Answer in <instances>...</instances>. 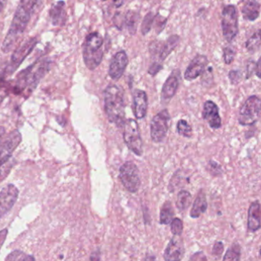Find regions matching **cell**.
<instances>
[{
	"label": "cell",
	"instance_id": "33",
	"mask_svg": "<svg viewBox=\"0 0 261 261\" xmlns=\"http://www.w3.org/2000/svg\"><path fill=\"white\" fill-rule=\"evenodd\" d=\"M13 166V162H10V160L2 166H0V182L4 181L9 176Z\"/></svg>",
	"mask_w": 261,
	"mask_h": 261
},
{
	"label": "cell",
	"instance_id": "9",
	"mask_svg": "<svg viewBox=\"0 0 261 261\" xmlns=\"http://www.w3.org/2000/svg\"><path fill=\"white\" fill-rule=\"evenodd\" d=\"M222 31L225 39L231 42L238 32V16L234 6H227L222 12Z\"/></svg>",
	"mask_w": 261,
	"mask_h": 261
},
{
	"label": "cell",
	"instance_id": "4",
	"mask_svg": "<svg viewBox=\"0 0 261 261\" xmlns=\"http://www.w3.org/2000/svg\"><path fill=\"white\" fill-rule=\"evenodd\" d=\"M103 37L98 32L89 34L82 46L83 59L89 70L96 69L103 59Z\"/></svg>",
	"mask_w": 261,
	"mask_h": 261
},
{
	"label": "cell",
	"instance_id": "10",
	"mask_svg": "<svg viewBox=\"0 0 261 261\" xmlns=\"http://www.w3.org/2000/svg\"><path fill=\"white\" fill-rule=\"evenodd\" d=\"M170 116L167 110H163L152 118L150 124L151 139L155 142H160L168 133Z\"/></svg>",
	"mask_w": 261,
	"mask_h": 261
},
{
	"label": "cell",
	"instance_id": "29",
	"mask_svg": "<svg viewBox=\"0 0 261 261\" xmlns=\"http://www.w3.org/2000/svg\"><path fill=\"white\" fill-rule=\"evenodd\" d=\"M178 133L184 137L190 138L192 135V129L185 120H180L177 124Z\"/></svg>",
	"mask_w": 261,
	"mask_h": 261
},
{
	"label": "cell",
	"instance_id": "43",
	"mask_svg": "<svg viewBox=\"0 0 261 261\" xmlns=\"http://www.w3.org/2000/svg\"><path fill=\"white\" fill-rule=\"evenodd\" d=\"M103 1H106V0H103Z\"/></svg>",
	"mask_w": 261,
	"mask_h": 261
},
{
	"label": "cell",
	"instance_id": "15",
	"mask_svg": "<svg viewBox=\"0 0 261 261\" xmlns=\"http://www.w3.org/2000/svg\"><path fill=\"white\" fill-rule=\"evenodd\" d=\"M207 57L204 56H198L192 61L185 72V79L192 81L202 75L207 65Z\"/></svg>",
	"mask_w": 261,
	"mask_h": 261
},
{
	"label": "cell",
	"instance_id": "42",
	"mask_svg": "<svg viewBox=\"0 0 261 261\" xmlns=\"http://www.w3.org/2000/svg\"><path fill=\"white\" fill-rule=\"evenodd\" d=\"M4 133H5V130L4 127H0V142L2 141L3 136H4Z\"/></svg>",
	"mask_w": 261,
	"mask_h": 261
},
{
	"label": "cell",
	"instance_id": "11",
	"mask_svg": "<svg viewBox=\"0 0 261 261\" xmlns=\"http://www.w3.org/2000/svg\"><path fill=\"white\" fill-rule=\"evenodd\" d=\"M21 141L22 135L19 130H16L11 132L3 142H0V166L10 160Z\"/></svg>",
	"mask_w": 261,
	"mask_h": 261
},
{
	"label": "cell",
	"instance_id": "26",
	"mask_svg": "<svg viewBox=\"0 0 261 261\" xmlns=\"http://www.w3.org/2000/svg\"><path fill=\"white\" fill-rule=\"evenodd\" d=\"M246 47L250 53L258 51L260 47V32L258 30L255 32L246 43Z\"/></svg>",
	"mask_w": 261,
	"mask_h": 261
},
{
	"label": "cell",
	"instance_id": "38",
	"mask_svg": "<svg viewBox=\"0 0 261 261\" xmlns=\"http://www.w3.org/2000/svg\"><path fill=\"white\" fill-rule=\"evenodd\" d=\"M7 234H8V230L7 229H4L0 231V250H1V247H3L6 239H7Z\"/></svg>",
	"mask_w": 261,
	"mask_h": 261
},
{
	"label": "cell",
	"instance_id": "7",
	"mask_svg": "<svg viewBox=\"0 0 261 261\" xmlns=\"http://www.w3.org/2000/svg\"><path fill=\"white\" fill-rule=\"evenodd\" d=\"M120 179L130 193H136L140 187V178L137 166L133 162H127L120 169Z\"/></svg>",
	"mask_w": 261,
	"mask_h": 261
},
{
	"label": "cell",
	"instance_id": "34",
	"mask_svg": "<svg viewBox=\"0 0 261 261\" xmlns=\"http://www.w3.org/2000/svg\"><path fill=\"white\" fill-rule=\"evenodd\" d=\"M235 54V51L232 47H225L224 49V61L227 65H230L234 61Z\"/></svg>",
	"mask_w": 261,
	"mask_h": 261
},
{
	"label": "cell",
	"instance_id": "18",
	"mask_svg": "<svg viewBox=\"0 0 261 261\" xmlns=\"http://www.w3.org/2000/svg\"><path fill=\"white\" fill-rule=\"evenodd\" d=\"M148 99L146 92L136 90L133 93V111L136 119L144 118L147 112Z\"/></svg>",
	"mask_w": 261,
	"mask_h": 261
},
{
	"label": "cell",
	"instance_id": "41",
	"mask_svg": "<svg viewBox=\"0 0 261 261\" xmlns=\"http://www.w3.org/2000/svg\"><path fill=\"white\" fill-rule=\"evenodd\" d=\"M7 0H0V11H2L5 7Z\"/></svg>",
	"mask_w": 261,
	"mask_h": 261
},
{
	"label": "cell",
	"instance_id": "20",
	"mask_svg": "<svg viewBox=\"0 0 261 261\" xmlns=\"http://www.w3.org/2000/svg\"><path fill=\"white\" fill-rule=\"evenodd\" d=\"M260 204L258 201H254L250 204L248 210V220L247 227L249 231L255 232L260 228Z\"/></svg>",
	"mask_w": 261,
	"mask_h": 261
},
{
	"label": "cell",
	"instance_id": "12",
	"mask_svg": "<svg viewBox=\"0 0 261 261\" xmlns=\"http://www.w3.org/2000/svg\"><path fill=\"white\" fill-rule=\"evenodd\" d=\"M19 197V190L13 184L6 185L0 192V218L13 208Z\"/></svg>",
	"mask_w": 261,
	"mask_h": 261
},
{
	"label": "cell",
	"instance_id": "1",
	"mask_svg": "<svg viewBox=\"0 0 261 261\" xmlns=\"http://www.w3.org/2000/svg\"><path fill=\"white\" fill-rule=\"evenodd\" d=\"M42 0H20L12 21L7 36L3 42V53H8L13 49L27 28L32 14L38 10Z\"/></svg>",
	"mask_w": 261,
	"mask_h": 261
},
{
	"label": "cell",
	"instance_id": "3",
	"mask_svg": "<svg viewBox=\"0 0 261 261\" xmlns=\"http://www.w3.org/2000/svg\"><path fill=\"white\" fill-rule=\"evenodd\" d=\"M105 108L110 122L117 127L125 123V102L124 92L118 86L110 85L105 91Z\"/></svg>",
	"mask_w": 261,
	"mask_h": 261
},
{
	"label": "cell",
	"instance_id": "19",
	"mask_svg": "<svg viewBox=\"0 0 261 261\" xmlns=\"http://www.w3.org/2000/svg\"><path fill=\"white\" fill-rule=\"evenodd\" d=\"M179 71H173L172 75L169 77L168 79L166 80L163 85V90H162V100L164 102H168L174 97L177 91L178 87H179Z\"/></svg>",
	"mask_w": 261,
	"mask_h": 261
},
{
	"label": "cell",
	"instance_id": "24",
	"mask_svg": "<svg viewBox=\"0 0 261 261\" xmlns=\"http://www.w3.org/2000/svg\"><path fill=\"white\" fill-rule=\"evenodd\" d=\"M173 217H174V210H173L171 202L166 201L163 204L161 212H160V224L166 225H169V224L171 223Z\"/></svg>",
	"mask_w": 261,
	"mask_h": 261
},
{
	"label": "cell",
	"instance_id": "23",
	"mask_svg": "<svg viewBox=\"0 0 261 261\" xmlns=\"http://www.w3.org/2000/svg\"><path fill=\"white\" fill-rule=\"evenodd\" d=\"M179 42V38L177 35H173L165 42L161 51H160V58L162 61L165 60L168 57L169 55L176 48Z\"/></svg>",
	"mask_w": 261,
	"mask_h": 261
},
{
	"label": "cell",
	"instance_id": "28",
	"mask_svg": "<svg viewBox=\"0 0 261 261\" xmlns=\"http://www.w3.org/2000/svg\"><path fill=\"white\" fill-rule=\"evenodd\" d=\"M241 259V247L237 244L229 247L224 256V260H239Z\"/></svg>",
	"mask_w": 261,
	"mask_h": 261
},
{
	"label": "cell",
	"instance_id": "8",
	"mask_svg": "<svg viewBox=\"0 0 261 261\" xmlns=\"http://www.w3.org/2000/svg\"><path fill=\"white\" fill-rule=\"evenodd\" d=\"M260 115V100L256 96L249 97L241 108L238 117L239 124L251 126L256 124Z\"/></svg>",
	"mask_w": 261,
	"mask_h": 261
},
{
	"label": "cell",
	"instance_id": "21",
	"mask_svg": "<svg viewBox=\"0 0 261 261\" xmlns=\"http://www.w3.org/2000/svg\"><path fill=\"white\" fill-rule=\"evenodd\" d=\"M207 207V200H206L205 194L201 191L198 193V196L194 201L192 210L190 212V216L192 219H198L203 213L206 212Z\"/></svg>",
	"mask_w": 261,
	"mask_h": 261
},
{
	"label": "cell",
	"instance_id": "37",
	"mask_svg": "<svg viewBox=\"0 0 261 261\" xmlns=\"http://www.w3.org/2000/svg\"><path fill=\"white\" fill-rule=\"evenodd\" d=\"M163 66L159 63H155L151 65L150 68L149 70V73L152 75H155V74L158 73L159 71L162 69Z\"/></svg>",
	"mask_w": 261,
	"mask_h": 261
},
{
	"label": "cell",
	"instance_id": "40",
	"mask_svg": "<svg viewBox=\"0 0 261 261\" xmlns=\"http://www.w3.org/2000/svg\"><path fill=\"white\" fill-rule=\"evenodd\" d=\"M259 61H258L256 65H255V71H256V75L258 78H259V75H260V66H259Z\"/></svg>",
	"mask_w": 261,
	"mask_h": 261
},
{
	"label": "cell",
	"instance_id": "17",
	"mask_svg": "<svg viewBox=\"0 0 261 261\" xmlns=\"http://www.w3.org/2000/svg\"><path fill=\"white\" fill-rule=\"evenodd\" d=\"M49 17L54 26H63L68 20L66 4L64 1H59L51 6L49 10Z\"/></svg>",
	"mask_w": 261,
	"mask_h": 261
},
{
	"label": "cell",
	"instance_id": "6",
	"mask_svg": "<svg viewBox=\"0 0 261 261\" xmlns=\"http://www.w3.org/2000/svg\"><path fill=\"white\" fill-rule=\"evenodd\" d=\"M124 139L129 149L136 155H142V140L139 125L133 119H129L124 123Z\"/></svg>",
	"mask_w": 261,
	"mask_h": 261
},
{
	"label": "cell",
	"instance_id": "25",
	"mask_svg": "<svg viewBox=\"0 0 261 261\" xmlns=\"http://www.w3.org/2000/svg\"><path fill=\"white\" fill-rule=\"evenodd\" d=\"M192 195L185 190H182L178 194L177 200H176V206L179 211H185L192 204Z\"/></svg>",
	"mask_w": 261,
	"mask_h": 261
},
{
	"label": "cell",
	"instance_id": "32",
	"mask_svg": "<svg viewBox=\"0 0 261 261\" xmlns=\"http://www.w3.org/2000/svg\"><path fill=\"white\" fill-rule=\"evenodd\" d=\"M183 231V223L179 219H174L171 222V231L174 236H180Z\"/></svg>",
	"mask_w": 261,
	"mask_h": 261
},
{
	"label": "cell",
	"instance_id": "39",
	"mask_svg": "<svg viewBox=\"0 0 261 261\" xmlns=\"http://www.w3.org/2000/svg\"><path fill=\"white\" fill-rule=\"evenodd\" d=\"M127 0H113V4L116 8H120L124 5Z\"/></svg>",
	"mask_w": 261,
	"mask_h": 261
},
{
	"label": "cell",
	"instance_id": "13",
	"mask_svg": "<svg viewBox=\"0 0 261 261\" xmlns=\"http://www.w3.org/2000/svg\"><path fill=\"white\" fill-rule=\"evenodd\" d=\"M128 65V57L125 51L116 53L111 59L109 67V75L114 81H118L124 75Z\"/></svg>",
	"mask_w": 261,
	"mask_h": 261
},
{
	"label": "cell",
	"instance_id": "31",
	"mask_svg": "<svg viewBox=\"0 0 261 261\" xmlns=\"http://www.w3.org/2000/svg\"><path fill=\"white\" fill-rule=\"evenodd\" d=\"M153 21L154 16L152 13H149V14L146 15L144 20L142 22V28H141V30H142V34H143V35H146V34L149 32Z\"/></svg>",
	"mask_w": 261,
	"mask_h": 261
},
{
	"label": "cell",
	"instance_id": "14",
	"mask_svg": "<svg viewBox=\"0 0 261 261\" xmlns=\"http://www.w3.org/2000/svg\"><path fill=\"white\" fill-rule=\"evenodd\" d=\"M203 118L212 129H219L222 127V119L219 115V110L216 103L207 100L204 103L202 112Z\"/></svg>",
	"mask_w": 261,
	"mask_h": 261
},
{
	"label": "cell",
	"instance_id": "36",
	"mask_svg": "<svg viewBox=\"0 0 261 261\" xmlns=\"http://www.w3.org/2000/svg\"><path fill=\"white\" fill-rule=\"evenodd\" d=\"M224 245L222 242H216L213 247V254L215 256H220L223 253Z\"/></svg>",
	"mask_w": 261,
	"mask_h": 261
},
{
	"label": "cell",
	"instance_id": "16",
	"mask_svg": "<svg viewBox=\"0 0 261 261\" xmlns=\"http://www.w3.org/2000/svg\"><path fill=\"white\" fill-rule=\"evenodd\" d=\"M185 253L184 244L179 236H175L169 243L164 253L166 260H180Z\"/></svg>",
	"mask_w": 261,
	"mask_h": 261
},
{
	"label": "cell",
	"instance_id": "35",
	"mask_svg": "<svg viewBox=\"0 0 261 261\" xmlns=\"http://www.w3.org/2000/svg\"><path fill=\"white\" fill-rule=\"evenodd\" d=\"M241 73L238 71H232L229 73V78L232 84H237L241 80Z\"/></svg>",
	"mask_w": 261,
	"mask_h": 261
},
{
	"label": "cell",
	"instance_id": "30",
	"mask_svg": "<svg viewBox=\"0 0 261 261\" xmlns=\"http://www.w3.org/2000/svg\"><path fill=\"white\" fill-rule=\"evenodd\" d=\"M6 260L16 261V260H35V258L31 255L26 254L21 250H15L12 252L7 258Z\"/></svg>",
	"mask_w": 261,
	"mask_h": 261
},
{
	"label": "cell",
	"instance_id": "2",
	"mask_svg": "<svg viewBox=\"0 0 261 261\" xmlns=\"http://www.w3.org/2000/svg\"><path fill=\"white\" fill-rule=\"evenodd\" d=\"M51 62L47 59L37 61L25 70H22L16 78L15 90L16 93L33 91L40 81L49 71Z\"/></svg>",
	"mask_w": 261,
	"mask_h": 261
},
{
	"label": "cell",
	"instance_id": "22",
	"mask_svg": "<svg viewBox=\"0 0 261 261\" xmlns=\"http://www.w3.org/2000/svg\"><path fill=\"white\" fill-rule=\"evenodd\" d=\"M260 6L256 0H249L242 8L243 16L246 20L254 21L259 17Z\"/></svg>",
	"mask_w": 261,
	"mask_h": 261
},
{
	"label": "cell",
	"instance_id": "5",
	"mask_svg": "<svg viewBox=\"0 0 261 261\" xmlns=\"http://www.w3.org/2000/svg\"><path fill=\"white\" fill-rule=\"evenodd\" d=\"M37 43H38V40L36 38H30L15 50L14 53L12 55L10 63L5 69L4 75L6 76H10L14 73L15 71L22 65L24 60L33 51Z\"/></svg>",
	"mask_w": 261,
	"mask_h": 261
},
{
	"label": "cell",
	"instance_id": "27",
	"mask_svg": "<svg viewBox=\"0 0 261 261\" xmlns=\"http://www.w3.org/2000/svg\"><path fill=\"white\" fill-rule=\"evenodd\" d=\"M138 19L139 16L134 12L130 11L126 15L125 21L127 27L130 33L134 34L137 27Z\"/></svg>",
	"mask_w": 261,
	"mask_h": 261
}]
</instances>
